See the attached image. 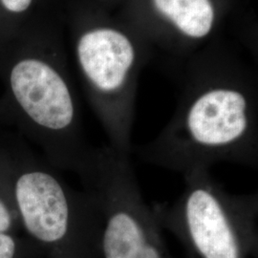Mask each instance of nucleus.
Returning <instances> with one entry per match:
<instances>
[{
    "mask_svg": "<svg viewBox=\"0 0 258 258\" xmlns=\"http://www.w3.org/2000/svg\"><path fill=\"white\" fill-rule=\"evenodd\" d=\"M132 153L182 176L220 163L257 168V128L249 97L225 84L202 89L174 122L150 142L133 147Z\"/></svg>",
    "mask_w": 258,
    "mask_h": 258,
    "instance_id": "1",
    "label": "nucleus"
},
{
    "mask_svg": "<svg viewBox=\"0 0 258 258\" xmlns=\"http://www.w3.org/2000/svg\"><path fill=\"white\" fill-rule=\"evenodd\" d=\"M184 188L172 203L152 210L189 258H254L257 253L258 194H232L210 170L183 176Z\"/></svg>",
    "mask_w": 258,
    "mask_h": 258,
    "instance_id": "2",
    "label": "nucleus"
},
{
    "mask_svg": "<svg viewBox=\"0 0 258 258\" xmlns=\"http://www.w3.org/2000/svg\"><path fill=\"white\" fill-rule=\"evenodd\" d=\"M89 180L102 220L99 258H175L142 195L129 155L108 145L97 149Z\"/></svg>",
    "mask_w": 258,
    "mask_h": 258,
    "instance_id": "3",
    "label": "nucleus"
},
{
    "mask_svg": "<svg viewBox=\"0 0 258 258\" xmlns=\"http://www.w3.org/2000/svg\"><path fill=\"white\" fill-rule=\"evenodd\" d=\"M16 196L27 231L46 245H61L70 239L74 227L101 231V213L95 196L86 205H75L63 184L47 171L35 170L21 176Z\"/></svg>",
    "mask_w": 258,
    "mask_h": 258,
    "instance_id": "4",
    "label": "nucleus"
},
{
    "mask_svg": "<svg viewBox=\"0 0 258 258\" xmlns=\"http://www.w3.org/2000/svg\"><path fill=\"white\" fill-rule=\"evenodd\" d=\"M13 93L23 110L49 133L70 135L75 121L73 99L67 84L55 69L37 59L16 65L11 74Z\"/></svg>",
    "mask_w": 258,
    "mask_h": 258,
    "instance_id": "5",
    "label": "nucleus"
},
{
    "mask_svg": "<svg viewBox=\"0 0 258 258\" xmlns=\"http://www.w3.org/2000/svg\"><path fill=\"white\" fill-rule=\"evenodd\" d=\"M156 9L186 36L203 37L212 27L214 11L211 0H153Z\"/></svg>",
    "mask_w": 258,
    "mask_h": 258,
    "instance_id": "6",
    "label": "nucleus"
},
{
    "mask_svg": "<svg viewBox=\"0 0 258 258\" xmlns=\"http://www.w3.org/2000/svg\"><path fill=\"white\" fill-rule=\"evenodd\" d=\"M16 250V244L13 238L0 232V258H13Z\"/></svg>",
    "mask_w": 258,
    "mask_h": 258,
    "instance_id": "7",
    "label": "nucleus"
},
{
    "mask_svg": "<svg viewBox=\"0 0 258 258\" xmlns=\"http://www.w3.org/2000/svg\"><path fill=\"white\" fill-rule=\"evenodd\" d=\"M2 4L7 10L15 13H20L27 9L32 0H1Z\"/></svg>",
    "mask_w": 258,
    "mask_h": 258,
    "instance_id": "8",
    "label": "nucleus"
},
{
    "mask_svg": "<svg viewBox=\"0 0 258 258\" xmlns=\"http://www.w3.org/2000/svg\"><path fill=\"white\" fill-rule=\"evenodd\" d=\"M11 226V215L6 206L0 200V232L7 231Z\"/></svg>",
    "mask_w": 258,
    "mask_h": 258,
    "instance_id": "9",
    "label": "nucleus"
}]
</instances>
